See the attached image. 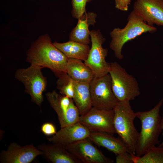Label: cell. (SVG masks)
Returning <instances> with one entry per match:
<instances>
[{
	"label": "cell",
	"mask_w": 163,
	"mask_h": 163,
	"mask_svg": "<svg viewBox=\"0 0 163 163\" xmlns=\"http://www.w3.org/2000/svg\"><path fill=\"white\" fill-rule=\"evenodd\" d=\"M72 99L66 112L63 127L78 122L80 115L78 108Z\"/></svg>",
	"instance_id": "23"
},
{
	"label": "cell",
	"mask_w": 163,
	"mask_h": 163,
	"mask_svg": "<svg viewBox=\"0 0 163 163\" xmlns=\"http://www.w3.org/2000/svg\"><path fill=\"white\" fill-rule=\"evenodd\" d=\"M91 132L79 122L61 127L56 133L48 140L53 143L65 147L89 137Z\"/></svg>",
	"instance_id": "13"
},
{
	"label": "cell",
	"mask_w": 163,
	"mask_h": 163,
	"mask_svg": "<svg viewBox=\"0 0 163 163\" xmlns=\"http://www.w3.org/2000/svg\"><path fill=\"white\" fill-rule=\"evenodd\" d=\"M113 110V125L116 133L124 143L129 153L135 155L139 133L134 124L136 116L130 101L119 102Z\"/></svg>",
	"instance_id": "4"
},
{
	"label": "cell",
	"mask_w": 163,
	"mask_h": 163,
	"mask_svg": "<svg viewBox=\"0 0 163 163\" xmlns=\"http://www.w3.org/2000/svg\"><path fill=\"white\" fill-rule=\"evenodd\" d=\"M161 127L162 130V135H163V113L162 115V117L161 118ZM159 146H163V140L162 142L159 145Z\"/></svg>",
	"instance_id": "28"
},
{
	"label": "cell",
	"mask_w": 163,
	"mask_h": 163,
	"mask_svg": "<svg viewBox=\"0 0 163 163\" xmlns=\"http://www.w3.org/2000/svg\"><path fill=\"white\" fill-rule=\"evenodd\" d=\"M46 95L51 107L58 116L61 128L63 127L66 114L72 99L59 94L55 90L46 93Z\"/></svg>",
	"instance_id": "20"
},
{
	"label": "cell",
	"mask_w": 163,
	"mask_h": 163,
	"mask_svg": "<svg viewBox=\"0 0 163 163\" xmlns=\"http://www.w3.org/2000/svg\"><path fill=\"white\" fill-rule=\"evenodd\" d=\"M133 10L148 25L163 26V0H136Z\"/></svg>",
	"instance_id": "12"
},
{
	"label": "cell",
	"mask_w": 163,
	"mask_h": 163,
	"mask_svg": "<svg viewBox=\"0 0 163 163\" xmlns=\"http://www.w3.org/2000/svg\"><path fill=\"white\" fill-rule=\"evenodd\" d=\"M56 76L58 78L57 88L60 93L72 99L74 94L73 80L66 73Z\"/></svg>",
	"instance_id": "22"
},
{
	"label": "cell",
	"mask_w": 163,
	"mask_h": 163,
	"mask_svg": "<svg viewBox=\"0 0 163 163\" xmlns=\"http://www.w3.org/2000/svg\"><path fill=\"white\" fill-rule=\"evenodd\" d=\"M113 110H105L92 107L86 113L80 116L78 122L91 132L116 133L113 125Z\"/></svg>",
	"instance_id": "9"
},
{
	"label": "cell",
	"mask_w": 163,
	"mask_h": 163,
	"mask_svg": "<svg viewBox=\"0 0 163 163\" xmlns=\"http://www.w3.org/2000/svg\"><path fill=\"white\" fill-rule=\"evenodd\" d=\"M97 15L92 12H85L78 18L76 26L69 34V40L88 44L90 43V31L89 27L96 23Z\"/></svg>",
	"instance_id": "15"
},
{
	"label": "cell",
	"mask_w": 163,
	"mask_h": 163,
	"mask_svg": "<svg viewBox=\"0 0 163 163\" xmlns=\"http://www.w3.org/2000/svg\"><path fill=\"white\" fill-rule=\"evenodd\" d=\"M88 139L95 144L106 148L116 155L125 152L129 153L128 148L121 139L115 137L113 134L91 132Z\"/></svg>",
	"instance_id": "16"
},
{
	"label": "cell",
	"mask_w": 163,
	"mask_h": 163,
	"mask_svg": "<svg viewBox=\"0 0 163 163\" xmlns=\"http://www.w3.org/2000/svg\"><path fill=\"white\" fill-rule=\"evenodd\" d=\"M163 104V97L150 110L135 112L141 125L136 148L137 156H142L149 149L159 143L158 138L162 132L160 110Z\"/></svg>",
	"instance_id": "2"
},
{
	"label": "cell",
	"mask_w": 163,
	"mask_h": 163,
	"mask_svg": "<svg viewBox=\"0 0 163 163\" xmlns=\"http://www.w3.org/2000/svg\"><path fill=\"white\" fill-rule=\"evenodd\" d=\"M91 46L85 63L92 70L94 78H98L109 74L110 64L105 58L108 50L104 48L102 44L106 40L99 30L90 31Z\"/></svg>",
	"instance_id": "7"
},
{
	"label": "cell",
	"mask_w": 163,
	"mask_h": 163,
	"mask_svg": "<svg viewBox=\"0 0 163 163\" xmlns=\"http://www.w3.org/2000/svg\"><path fill=\"white\" fill-rule=\"evenodd\" d=\"M54 45L68 59H75L85 61L87 58L90 50L88 44L69 40L64 43L54 42Z\"/></svg>",
	"instance_id": "19"
},
{
	"label": "cell",
	"mask_w": 163,
	"mask_h": 163,
	"mask_svg": "<svg viewBox=\"0 0 163 163\" xmlns=\"http://www.w3.org/2000/svg\"><path fill=\"white\" fill-rule=\"evenodd\" d=\"M42 68L30 64L27 68L17 69L15 74V78L24 84L25 92L30 95L32 101L40 107L43 101V93L47 85L46 80L41 72Z\"/></svg>",
	"instance_id": "6"
},
{
	"label": "cell",
	"mask_w": 163,
	"mask_h": 163,
	"mask_svg": "<svg viewBox=\"0 0 163 163\" xmlns=\"http://www.w3.org/2000/svg\"><path fill=\"white\" fill-rule=\"evenodd\" d=\"M90 88L93 107L113 110L118 103L112 90L109 74L94 78L90 83Z\"/></svg>",
	"instance_id": "8"
},
{
	"label": "cell",
	"mask_w": 163,
	"mask_h": 163,
	"mask_svg": "<svg viewBox=\"0 0 163 163\" xmlns=\"http://www.w3.org/2000/svg\"><path fill=\"white\" fill-rule=\"evenodd\" d=\"M92 0H72V9L71 14L72 17L78 19L86 12V7L87 3L90 2Z\"/></svg>",
	"instance_id": "24"
},
{
	"label": "cell",
	"mask_w": 163,
	"mask_h": 163,
	"mask_svg": "<svg viewBox=\"0 0 163 163\" xmlns=\"http://www.w3.org/2000/svg\"><path fill=\"white\" fill-rule=\"evenodd\" d=\"M131 155L133 163H163V146L151 147L140 157Z\"/></svg>",
	"instance_id": "21"
},
{
	"label": "cell",
	"mask_w": 163,
	"mask_h": 163,
	"mask_svg": "<svg viewBox=\"0 0 163 163\" xmlns=\"http://www.w3.org/2000/svg\"><path fill=\"white\" fill-rule=\"evenodd\" d=\"M115 1L117 8L122 11H127L128 10L131 0H115Z\"/></svg>",
	"instance_id": "27"
},
{
	"label": "cell",
	"mask_w": 163,
	"mask_h": 163,
	"mask_svg": "<svg viewBox=\"0 0 163 163\" xmlns=\"http://www.w3.org/2000/svg\"><path fill=\"white\" fill-rule=\"evenodd\" d=\"M73 83L74 94L72 99L82 116L92 107L90 83L73 80Z\"/></svg>",
	"instance_id": "17"
},
{
	"label": "cell",
	"mask_w": 163,
	"mask_h": 163,
	"mask_svg": "<svg viewBox=\"0 0 163 163\" xmlns=\"http://www.w3.org/2000/svg\"><path fill=\"white\" fill-rule=\"evenodd\" d=\"M116 163H133L131 154L125 152L116 155Z\"/></svg>",
	"instance_id": "26"
},
{
	"label": "cell",
	"mask_w": 163,
	"mask_h": 163,
	"mask_svg": "<svg viewBox=\"0 0 163 163\" xmlns=\"http://www.w3.org/2000/svg\"><path fill=\"white\" fill-rule=\"evenodd\" d=\"M41 130L46 136H53L57 133L55 126L50 122H46L43 124L41 127Z\"/></svg>",
	"instance_id": "25"
},
{
	"label": "cell",
	"mask_w": 163,
	"mask_h": 163,
	"mask_svg": "<svg viewBox=\"0 0 163 163\" xmlns=\"http://www.w3.org/2000/svg\"></svg>",
	"instance_id": "29"
},
{
	"label": "cell",
	"mask_w": 163,
	"mask_h": 163,
	"mask_svg": "<svg viewBox=\"0 0 163 163\" xmlns=\"http://www.w3.org/2000/svg\"><path fill=\"white\" fill-rule=\"evenodd\" d=\"M89 139L80 140L65 146L76 158L84 163H113L114 161L104 156Z\"/></svg>",
	"instance_id": "10"
},
{
	"label": "cell",
	"mask_w": 163,
	"mask_h": 163,
	"mask_svg": "<svg viewBox=\"0 0 163 163\" xmlns=\"http://www.w3.org/2000/svg\"><path fill=\"white\" fill-rule=\"evenodd\" d=\"M37 148L43 152L42 155L52 163H82L70 153L65 147L58 144L39 145Z\"/></svg>",
	"instance_id": "14"
},
{
	"label": "cell",
	"mask_w": 163,
	"mask_h": 163,
	"mask_svg": "<svg viewBox=\"0 0 163 163\" xmlns=\"http://www.w3.org/2000/svg\"><path fill=\"white\" fill-rule=\"evenodd\" d=\"M66 72L73 80L78 82L90 83L94 78L91 69L78 59H68Z\"/></svg>",
	"instance_id": "18"
},
{
	"label": "cell",
	"mask_w": 163,
	"mask_h": 163,
	"mask_svg": "<svg viewBox=\"0 0 163 163\" xmlns=\"http://www.w3.org/2000/svg\"><path fill=\"white\" fill-rule=\"evenodd\" d=\"M43 152L33 144L21 146L15 142L9 145L6 150L0 155L2 163H30Z\"/></svg>",
	"instance_id": "11"
},
{
	"label": "cell",
	"mask_w": 163,
	"mask_h": 163,
	"mask_svg": "<svg viewBox=\"0 0 163 163\" xmlns=\"http://www.w3.org/2000/svg\"><path fill=\"white\" fill-rule=\"evenodd\" d=\"M68 59L54 45L47 34L40 36L33 42L27 53V62L42 68H49L56 76L66 73Z\"/></svg>",
	"instance_id": "1"
},
{
	"label": "cell",
	"mask_w": 163,
	"mask_h": 163,
	"mask_svg": "<svg viewBox=\"0 0 163 163\" xmlns=\"http://www.w3.org/2000/svg\"><path fill=\"white\" fill-rule=\"evenodd\" d=\"M127 21L124 28H115L110 33L111 38L110 48L120 60L123 58L122 50L126 43L143 33H153L157 30L156 27L148 25L133 10L128 15Z\"/></svg>",
	"instance_id": "3"
},
{
	"label": "cell",
	"mask_w": 163,
	"mask_h": 163,
	"mask_svg": "<svg viewBox=\"0 0 163 163\" xmlns=\"http://www.w3.org/2000/svg\"><path fill=\"white\" fill-rule=\"evenodd\" d=\"M110 64L112 89L118 102L130 101L139 96L140 92L136 79L117 62Z\"/></svg>",
	"instance_id": "5"
}]
</instances>
